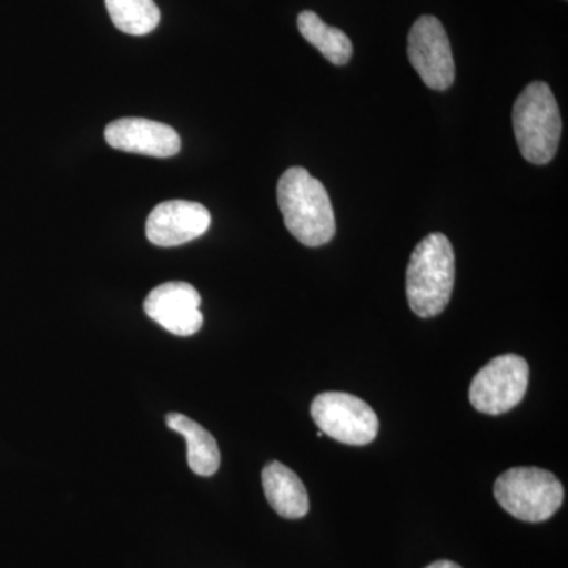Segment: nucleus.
I'll return each instance as SVG.
<instances>
[{
  "label": "nucleus",
  "instance_id": "13",
  "mask_svg": "<svg viewBox=\"0 0 568 568\" xmlns=\"http://www.w3.org/2000/svg\"><path fill=\"white\" fill-rule=\"evenodd\" d=\"M297 26L302 37L334 65H346L353 58V41L349 37L342 29L325 24L315 11H302Z\"/></svg>",
  "mask_w": 568,
  "mask_h": 568
},
{
  "label": "nucleus",
  "instance_id": "1",
  "mask_svg": "<svg viewBox=\"0 0 568 568\" xmlns=\"http://www.w3.org/2000/svg\"><path fill=\"white\" fill-rule=\"evenodd\" d=\"M276 200L287 231L306 246H323L336 233L335 212L323 183L305 168H290L280 178Z\"/></svg>",
  "mask_w": 568,
  "mask_h": 568
},
{
  "label": "nucleus",
  "instance_id": "15",
  "mask_svg": "<svg viewBox=\"0 0 568 568\" xmlns=\"http://www.w3.org/2000/svg\"><path fill=\"white\" fill-rule=\"evenodd\" d=\"M425 568H463L458 564L452 562V560H436V562L429 564Z\"/></svg>",
  "mask_w": 568,
  "mask_h": 568
},
{
  "label": "nucleus",
  "instance_id": "2",
  "mask_svg": "<svg viewBox=\"0 0 568 568\" xmlns=\"http://www.w3.org/2000/svg\"><path fill=\"white\" fill-rule=\"evenodd\" d=\"M455 252L444 234L426 235L418 242L406 274L410 310L420 317H435L447 308L454 293Z\"/></svg>",
  "mask_w": 568,
  "mask_h": 568
},
{
  "label": "nucleus",
  "instance_id": "3",
  "mask_svg": "<svg viewBox=\"0 0 568 568\" xmlns=\"http://www.w3.org/2000/svg\"><path fill=\"white\" fill-rule=\"evenodd\" d=\"M514 130L523 159L547 164L558 153L562 119L555 93L545 82H532L514 106Z\"/></svg>",
  "mask_w": 568,
  "mask_h": 568
},
{
  "label": "nucleus",
  "instance_id": "14",
  "mask_svg": "<svg viewBox=\"0 0 568 568\" xmlns=\"http://www.w3.org/2000/svg\"><path fill=\"white\" fill-rule=\"evenodd\" d=\"M112 24L123 33L141 37L159 28L162 13L153 0H104Z\"/></svg>",
  "mask_w": 568,
  "mask_h": 568
},
{
  "label": "nucleus",
  "instance_id": "8",
  "mask_svg": "<svg viewBox=\"0 0 568 568\" xmlns=\"http://www.w3.org/2000/svg\"><path fill=\"white\" fill-rule=\"evenodd\" d=\"M201 295L192 284L170 282L153 287L145 297V315L178 336H192L203 327Z\"/></svg>",
  "mask_w": 568,
  "mask_h": 568
},
{
  "label": "nucleus",
  "instance_id": "7",
  "mask_svg": "<svg viewBox=\"0 0 568 568\" xmlns=\"http://www.w3.org/2000/svg\"><path fill=\"white\" fill-rule=\"evenodd\" d=\"M407 58L426 88L447 91L455 81V61L443 22L432 14L418 18L407 36Z\"/></svg>",
  "mask_w": 568,
  "mask_h": 568
},
{
  "label": "nucleus",
  "instance_id": "12",
  "mask_svg": "<svg viewBox=\"0 0 568 568\" xmlns=\"http://www.w3.org/2000/svg\"><path fill=\"white\" fill-rule=\"evenodd\" d=\"M166 425L185 437L186 448H189L186 459H189L190 469L196 476L211 477L219 470L222 463L219 444L204 426L183 414L175 413L168 414Z\"/></svg>",
  "mask_w": 568,
  "mask_h": 568
},
{
  "label": "nucleus",
  "instance_id": "6",
  "mask_svg": "<svg viewBox=\"0 0 568 568\" xmlns=\"http://www.w3.org/2000/svg\"><path fill=\"white\" fill-rule=\"evenodd\" d=\"M312 417L324 435L347 446H366L376 439L379 418L364 399L343 392H325L312 403Z\"/></svg>",
  "mask_w": 568,
  "mask_h": 568
},
{
  "label": "nucleus",
  "instance_id": "10",
  "mask_svg": "<svg viewBox=\"0 0 568 568\" xmlns=\"http://www.w3.org/2000/svg\"><path fill=\"white\" fill-rule=\"evenodd\" d=\"M104 138L112 149L140 155L168 159L181 152L182 141L173 126L141 118H125L111 122Z\"/></svg>",
  "mask_w": 568,
  "mask_h": 568
},
{
  "label": "nucleus",
  "instance_id": "11",
  "mask_svg": "<svg viewBox=\"0 0 568 568\" xmlns=\"http://www.w3.org/2000/svg\"><path fill=\"white\" fill-rule=\"evenodd\" d=\"M263 488L268 504L280 517L298 519L308 514L310 499L305 485L294 470L282 463L272 462L264 467Z\"/></svg>",
  "mask_w": 568,
  "mask_h": 568
},
{
  "label": "nucleus",
  "instance_id": "5",
  "mask_svg": "<svg viewBox=\"0 0 568 568\" xmlns=\"http://www.w3.org/2000/svg\"><path fill=\"white\" fill-rule=\"evenodd\" d=\"M529 383V365L515 354L499 355L474 376L469 388L470 405L478 413L500 416L517 407L525 398Z\"/></svg>",
  "mask_w": 568,
  "mask_h": 568
},
{
  "label": "nucleus",
  "instance_id": "9",
  "mask_svg": "<svg viewBox=\"0 0 568 568\" xmlns=\"http://www.w3.org/2000/svg\"><path fill=\"white\" fill-rule=\"evenodd\" d=\"M211 213L192 201H164L156 205L145 223V235L156 246H178L207 233Z\"/></svg>",
  "mask_w": 568,
  "mask_h": 568
},
{
  "label": "nucleus",
  "instance_id": "4",
  "mask_svg": "<svg viewBox=\"0 0 568 568\" xmlns=\"http://www.w3.org/2000/svg\"><path fill=\"white\" fill-rule=\"evenodd\" d=\"M495 497L511 517L526 523H544L562 506L564 487L549 470L511 467L497 478Z\"/></svg>",
  "mask_w": 568,
  "mask_h": 568
}]
</instances>
